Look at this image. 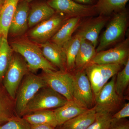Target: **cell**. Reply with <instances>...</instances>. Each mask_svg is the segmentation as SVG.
<instances>
[{
    "mask_svg": "<svg viewBox=\"0 0 129 129\" xmlns=\"http://www.w3.org/2000/svg\"><path fill=\"white\" fill-rule=\"evenodd\" d=\"M128 38L113 48L97 52L90 63L99 64H125L129 58Z\"/></svg>",
    "mask_w": 129,
    "mask_h": 129,
    "instance_id": "8fae6325",
    "label": "cell"
},
{
    "mask_svg": "<svg viewBox=\"0 0 129 129\" xmlns=\"http://www.w3.org/2000/svg\"><path fill=\"white\" fill-rule=\"evenodd\" d=\"M41 49L47 60L60 71H67L66 57L63 47L52 42L40 44Z\"/></svg>",
    "mask_w": 129,
    "mask_h": 129,
    "instance_id": "9a60e30c",
    "label": "cell"
},
{
    "mask_svg": "<svg viewBox=\"0 0 129 129\" xmlns=\"http://www.w3.org/2000/svg\"><path fill=\"white\" fill-rule=\"evenodd\" d=\"M47 86L41 76L29 72L24 77L19 86L15 98V113L21 117L28 103L38 91Z\"/></svg>",
    "mask_w": 129,
    "mask_h": 129,
    "instance_id": "3957f363",
    "label": "cell"
},
{
    "mask_svg": "<svg viewBox=\"0 0 129 129\" xmlns=\"http://www.w3.org/2000/svg\"><path fill=\"white\" fill-rule=\"evenodd\" d=\"M13 51L7 39L3 37L0 45V83H2L3 80L9 67L13 54Z\"/></svg>",
    "mask_w": 129,
    "mask_h": 129,
    "instance_id": "484cf974",
    "label": "cell"
},
{
    "mask_svg": "<svg viewBox=\"0 0 129 129\" xmlns=\"http://www.w3.org/2000/svg\"><path fill=\"white\" fill-rule=\"evenodd\" d=\"M129 83V58L125 63L124 67L116 75L115 89L117 94L123 97L124 93Z\"/></svg>",
    "mask_w": 129,
    "mask_h": 129,
    "instance_id": "4316f807",
    "label": "cell"
},
{
    "mask_svg": "<svg viewBox=\"0 0 129 129\" xmlns=\"http://www.w3.org/2000/svg\"><path fill=\"white\" fill-rule=\"evenodd\" d=\"M67 101L64 97L48 86L43 87L28 103L21 117L36 111L60 107Z\"/></svg>",
    "mask_w": 129,
    "mask_h": 129,
    "instance_id": "277c9868",
    "label": "cell"
},
{
    "mask_svg": "<svg viewBox=\"0 0 129 129\" xmlns=\"http://www.w3.org/2000/svg\"><path fill=\"white\" fill-rule=\"evenodd\" d=\"M31 125L22 117L16 115L5 123L0 129H30Z\"/></svg>",
    "mask_w": 129,
    "mask_h": 129,
    "instance_id": "f1b7e54d",
    "label": "cell"
},
{
    "mask_svg": "<svg viewBox=\"0 0 129 129\" xmlns=\"http://www.w3.org/2000/svg\"><path fill=\"white\" fill-rule=\"evenodd\" d=\"M129 0H98L94 5L98 16H111L125 9Z\"/></svg>",
    "mask_w": 129,
    "mask_h": 129,
    "instance_id": "cb8c5ba5",
    "label": "cell"
},
{
    "mask_svg": "<svg viewBox=\"0 0 129 129\" xmlns=\"http://www.w3.org/2000/svg\"><path fill=\"white\" fill-rule=\"evenodd\" d=\"M29 9L28 3L24 0L19 1L12 19L8 34L20 36L25 33L28 27V18Z\"/></svg>",
    "mask_w": 129,
    "mask_h": 129,
    "instance_id": "5bb4252c",
    "label": "cell"
},
{
    "mask_svg": "<svg viewBox=\"0 0 129 129\" xmlns=\"http://www.w3.org/2000/svg\"><path fill=\"white\" fill-rule=\"evenodd\" d=\"M119 64H99L90 63L84 68L90 81L94 97L110 79L121 69Z\"/></svg>",
    "mask_w": 129,
    "mask_h": 129,
    "instance_id": "8992f818",
    "label": "cell"
},
{
    "mask_svg": "<svg viewBox=\"0 0 129 129\" xmlns=\"http://www.w3.org/2000/svg\"><path fill=\"white\" fill-rule=\"evenodd\" d=\"M2 41H0V45H1V43Z\"/></svg>",
    "mask_w": 129,
    "mask_h": 129,
    "instance_id": "8d00e7d4",
    "label": "cell"
},
{
    "mask_svg": "<svg viewBox=\"0 0 129 129\" xmlns=\"http://www.w3.org/2000/svg\"><path fill=\"white\" fill-rule=\"evenodd\" d=\"M96 115L93 107L58 126L59 129H87L94 121Z\"/></svg>",
    "mask_w": 129,
    "mask_h": 129,
    "instance_id": "44dd1931",
    "label": "cell"
},
{
    "mask_svg": "<svg viewBox=\"0 0 129 129\" xmlns=\"http://www.w3.org/2000/svg\"><path fill=\"white\" fill-rule=\"evenodd\" d=\"M22 117L30 125H47L54 128L58 126L54 111L51 109L36 111Z\"/></svg>",
    "mask_w": 129,
    "mask_h": 129,
    "instance_id": "7402d4cb",
    "label": "cell"
},
{
    "mask_svg": "<svg viewBox=\"0 0 129 129\" xmlns=\"http://www.w3.org/2000/svg\"><path fill=\"white\" fill-rule=\"evenodd\" d=\"M129 117V103L125 104L124 106L119 111L115 113L112 117V122L118 121Z\"/></svg>",
    "mask_w": 129,
    "mask_h": 129,
    "instance_id": "f546056e",
    "label": "cell"
},
{
    "mask_svg": "<svg viewBox=\"0 0 129 129\" xmlns=\"http://www.w3.org/2000/svg\"><path fill=\"white\" fill-rule=\"evenodd\" d=\"M128 14L126 9L113 14L106 30L102 36L96 52L104 50L121 42L128 27Z\"/></svg>",
    "mask_w": 129,
    "mask_h": 129,
    "instance_id": "7a4b0ae2",
    "label": "cell"
},
{
    "mask_svg": "<svg viewBox=\"0 0 129 129\" xmlns=\"http://www.w3.org/2000/svg\"><path fill=\"white\" fill-rule=\"evenodd\" d=\"M47 3L35 4L29 9L28 18V26L32 27L50 18L55 13Z\"/></svg>",
    "mask_w": 129,
    "mask_h": 129,
    "instance_id": "d6986e66",
    "label": "cell"
},
{
    "mask_svg": "<svg viewBox=\"0 0 129 129\" xmlns=\"http://www.w3.org/2000/svg\"><path fill=\"white\" fill-rule=\"evenodd\" d=\"M15 113V100L10 96L0 83V125L14 117Z\"/></svg>",
    "mask_w": 129,
    "mask_h": 129,
    "instance_id": "ffe728a7",
    "label": "cell"
},
{
    "mask_svg": "<svg viewBox=\"0 0 129 129\" xmlns=\"http://www.w3.org/2000/svg\"><path fill=\"white\" fill-rule=\"evenodd\" d=\"M115 76H113L95 97L93 107L96 113L113 114L122 104V98L118 95L115 90Z\"/></svg>",
    "mask_w": 129,
    "mask_h": 129,
    "instance_id": "52a82bcc",
    "label": "cell"
},
{
    "mask_svg": "<svg viewBox=\"0 0 129 129\" xmlns=\"http://www.w3.org/2000/svg\"><path fill=\"white\" fill-rule=\"evenodd\" d=\"M29 72L27 64L23 58L18 53H13L3 80L2 84L8 93L13 99L15 100L18 89L22 80Z\"/></svg>",
    "mask_w": 129,
    "mask_h": 129,
    "instance_id": "5b68a950",
    "label": "cell"
},
{
    "mask_svg": "<svg viewBox=\"0 0 129 129\" xmlns=\"http://www.w3.org/2000/svg\"><path fill=\"white\" fill-rule=\"evenodd\" d=\"M110 18L111 16H98L81 22L76 34L89 41L96 48L99 34Z\"/></svg>",
    "mask_w": 129,
    "mask_h": 129,
    "instance_id": "4fadbf2b",
    "label": "cell"
},
{
    "mask_svg": "<svg viewBox=\"0 0 129 129\" xmlns=\"http://www.w3.org/2000/svg\"><path fill=\"white\" fill-rule=\"evenodd\" d=\"M4 1H5V0H0V13H1L2 8V7Z\"/></svg>",
    "mask_w": 129,
    "mask_h": 129,
    "instance_id": "836d02e7",
    "label": "cell"
},
{
    "mask_svg": "<svg viewBox=\"0 0 129 129\" xmlns=\"http://www.w3.org/2000/svg\"><path fill=\"white\" fill-rule=\"evenodd\" d=\"M11 47L13 51L22 56L27 64L29 71L34 73L42 70H58L44 56L39 46L27 39H20L12 42Z\"/></svg>",
    "mask_w": 129,
    "mask_h": 129,
    "instance_id": "6da1fadb",
    "label": "cell"
},
{
    "mask_svg": "<svg viewBox=\"0 0 129 129\" xmlns=\"http://www.w3.org/2000/svg\"><path fill=\"white\" fill-rule=\"evenodd\" d=\"M41 76L47 86L64 97L68 101L73 100L74 77L70 72L47 70H42Z\"/></svg>",
    "mask_w": 129,
    "mask_h": 129,
    "instance_id": "ba28073f",
    "label": "cell"
},
{
    "mask_svg": "<svg viewBox=\"0 0 129 129\" xmlns=\"http://www.w3.org/2000/svg\"><path fill=\"white\" fill-rule=\"evenodd\" d=\"M47 3L55 11L69 18L79 17L82 18L96 14L94 6L83 5L73 0H49Z\"/></svg>",
    "mask_w": 129,
    "mask_h": 129,
    "instance_id": "7c38bea8",
    "label": "cell"
},
{
    "mask_svg": "<svg viewBox=\"0 0 129 129\" xmlns=\"http://www.w3.org/2000/svg\"><path fill=\"white\" fill-rule=\"evenodd\" d=\"M24 1H26V2L29 3L33 1H35V0H24Z\"/></svg>",
    "mask_w": 129,
    "mask_h": 129,
    "instance_id": "e575fe53",
    "label": "cell"
},
{
    "mask_svg": "<svg viewBox=\"0 0 129 129\" xmlns=\"http://www.w3.org/2000/svg\"><path fill=\"white\" fill-rule=\"evenodd\" d=\"M73 75V99L86 109L92 108L95 97L85 70L84 69L76 70Z\"/></svg>",
    "mask_w": 129,
    "mask_h": 129,
    "instance_id": "9c48e42d",
    "label": "cell"
},
{
    "mask_svg": "<svg viewBox=\"0 0 129 129\" xmlns=\"http://www.w3.org/2000/svg\"><path fill=\"white\" fill-rule=\"evenodd\" d=\"M112 115L109 113H96L94 121L87 129H109L112 123Z\"/></svg>",
    "mask_w": 129,
    "mask_h": 129,
    "instance_id": "83f0119b",
    "label": "cell"
},
{
    "mask_svg": "<svg viewBox=\"0 0 129 129\" xmlns=\"http://www.w3.org/2000/svg\"><path fill=\"white\" fill-rule=\"evenodd\" d=\"M20 0H5L0 13V36L7 39L12 19Z\"/></svg>",
    "mask_w": 129,
    "mask_h": 129,
    "instance_id": "ac0fdd59",
    "label": "cell"
},
{
    "mask_svg": "<svg viewBox=\"0 0 129 129\" xmlns=\"http://www.w3.org/2000/svg\"><path fill=\"white\" fill-rule=\"evenodd\" d=\"M81 38L75 35L63 46L66 57L67 71L70 72L75 69V59L80 47Z\"/></svg>",
    "mask_w": 129,
    "mask_h": 129,
    "instance_id": "d4e9b609",
    "label": "cell"
},
{
    "mask_svg": "<svg viewBox=\"0 0 129 129\" xmlns=\"http://www.w3.org/2000/svg\"><path fill=\"white\" fill-rule=\"evenodd\" d=\"M3 37L2 36H0V41H1L2 40V39Z\"/></svg>",
    "mask_w": 129,
    "mask_h": 129,
    "instance_id": "d590c367",
    "label": "cell"
},
{
    "mask_svg": "<svg viewBox=\"0 0 129 129\" xmlns=\"http://www.w3.org/2000/svg\"><path fill=\"white\" fill-rule=\"evenodd\" d=\"M69 18L56 12L50 18L36 25L30 30L28 36L35 43L40 44L48 41Z\"/></svg>",
    "mask_w": 129,
    "mask_h": 129,
    "instance_id": "30bf717a",
    "label": "cell"
},
{
    "mask_svg": "<svg viewBox=\"0 0 129 129\" xmlns=\"http://www.w3.org/2000/svg\"><path fill=\"white\" fill-rule=\"evenodd\" d=\"M109 129H129V121L123 119L115 122H112Z\"/></svg>",
    "mask_w": 129,
    "mask_h": 129,
    "instance_id": "4dcf8cb0",
    "label": "cell"
},
{
    "mask_svg": "<svg viewBox=\"0 0 129 129\" xmlns=\"http://www.w3.org/2000/svg\"><path fill=\"white\" fill-rule=\"evenodd\" d=\"M96 53V48L91 42L81 38L80 47L75 59V69H84Z\"/></svg>",
    "mask_w": 129,
    "mask_h": 129,
    "instance_id": "603a6c76",
    "label": "cell"
},
{
    "mask_svg": "<svg viewBox=\"0 0 129 129\" xmlns=\"http://www.w3.org/2000/svg\"><path fill=\"white\" fill-rule=\"evenodd\" d=\"M30 129H55L49 125L44 124L31 125Z\"/></svg>",
    "mask_w": 129,
    "mask_h": 129,
    "instance_id": "d6a6232c",
    "label": "cell"
},
{
    "mask_svg": "<svg viewBox=\"0 0 129 129\" xmlns=\"http://www.w3.org/2000/svg\"><path fill=\"white\" fill-rule=\"evenodd\" d=\"M80 4L89 6H94L98 0H73Z\"/></svg>",
    "mask_w": 129,
    "mask_h": 129,
    "instance_id": "1f68e13d",
    "label": "cell"
},
{
    "mask_svg": "<svg viewBox=\"0 0 129 129\" xmlns=\"http://www.w3.org/2000/svg\"><path fill=\"white\" fill-rule=\"evenodd\" d=\"M88 110L78 104L73 99L67 101L64 105L53 110L58 127Z\"/></svg>",
    "mask_w": 129,
    "mask_h": 129,
    "instance_id": "2e32d148",
    "label": "cell"
},
{
    "mask_svg": "<svg viewBox=\"0 0 129 129\" xmlns=\"http://www.w3.org/2000/svg\"><path fill=\"white\" fill-rule=\"evenodd\" d=\"M81 18L74 17L68 19L51 39V41L63 47L73 36L81 23Z\"/></svg>",
    "mask_w": 129,
    "mask_h": 129,
    "instance_id": "e0dca14e",
    "label": "cell"
}]
</instances>
